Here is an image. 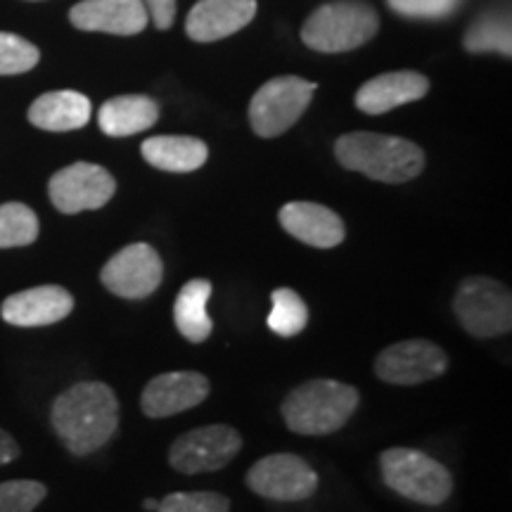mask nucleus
<instances>
[{
    "label": "nucleus",
    "mask_w": 512,
    "mask_h": 512,
    "mask_svg": "<svg viewBox=\"0 0 512 512\" xmlns=\"http://www.w3.org/2000/svg\"><path fill=\"white\" fill-rule=\"evenodd\" d=\"M50 422L72 456H91L119 430V399L105 382H76L53 401Z\"/></svg>",
    "instance_id": "1"
},
{
    "label": "nucleus",
    "mask_w": 512,
    "mask_h": 512,
    "mask_svg": "<svg viewBox=\"0 0 512 512\" xmlns=\"http://www.w3.org/2000/svg\"><path fill=\"white\" fill-rule=\"evenodd\" d=\"M337 162L349 171L380 183H408L425 169V152L420 145L399 136L354 131L335 143Z\"/></svg>",
    "instance_id": "2"
},
{
    "label": "nucleus",
    "mask_w": 512,
    "mask_h": 512,
    "mask_svg": "<svg viewBox=\"0 0 512 512\" xmlns=\"http://www.w3.org/2000/svg\"><path fill=\"white\" fill-rule=\"evenodd\" d=\"M358 389L337 380H309L285 396L280 413L287 430L304 437H323L342 430L356 413Z\"/></svg>",
    "instance_id": "3"
},
{
    "label": "nucleus",
    "mask_w": 512,
    "mask_h": 512,
    "mask_svg": "<svg viewBox=\"0 0 512 512\" xmlns=\"http://www.w3.org/2000/svg\"><path fill=\"white\" fill-rule=\"evenodd\" d=\"M380 29V17L361 0H337L320 5L304 22L302 38L318 53H347L366 46Z\"/></svg>",
    "instance_id": "4"
},
{
    "label": "nucleus",
    "mask_w": 512,
    "mask_h": 512,
    "mask_svg": "<svg viewBox=\"0 0 512 512\" xmlns=\"http://www.w3.org/2000/svg\"><path fill=\"white\" fill-rule=\"evenodd\" d=\"M382 479L394 494L420 505H441L453 494V477L418 448L394 446L380 453Z\"/></svg>",
    "instance_id": "5"
},
{
    "label": "nucleus",
    "mask_w": 512,
    "mask_h": 512,
    "mask_svg": "<svg viewBox=\"0 0 512 512\" xmlns=\"http://www.w3.org/2000/svg\"><path fill=\"white\" fill-rule=\"evenodd\" d=\"M453 313L467 335L477 339L508 335L512 330V294L494 278L472 275L458 285Z\"/></svg>",
    "instance_id": "6"
},
{
    "label": "nucleus",
    "mask_w": 512,
    "mask_h": 512,
    "mask_svg": "<svg viewBox=\"0 0 512 512\" xmlns=\"http://www.w3.org/2000/svg\"><path fill=\"white\" fill-rule=\"evenodd\" d=\"M316 83L302 76H275L249 102V124L259 138H278L302 119L311 105Z\"/></svg>",
    "instance_id": "7"
},
{
    "label": "nucleus",
    "mask_w": 512,
    "mask_h": 512,
    "mask_svg": "<svg viewBox=\"0 0 512 512\" xmlns=\"http://www.w3.org/2000/svg\"><path fill=\"white\" fill-rule=\"evenodd\" d=\"M242 448V437L230 425L197 427L178 437L169 448V465L181 475H207L219 472Z\"/></svg>",
    "instance_id": "8"
},
{
    "label": "nucleus",
    "mask_w": 512,
    "mask_h": 512,
    "mask_svg": "<svg viewBox=\"0 0 512 512\" xmlns=\"http://www.w3.org/2000/svg\"><path fill=\"white\" fill-rule=\"evenodd\" d=\"M245 482L256 496L275 503H299L318 491L316 470L294 453H273L256 460Z\"/></svg>",
    "instance_id": "9"
},
{
    "label": "nucleus",
    "mask_w": 512,
    "mask_h": 512,
    "mask_svg": "<svg viewBox=\"0 0 512 512\" xmlns=\"http://www.w3.org/2000/svg\"><path fill=\"white\" fill-rule=\"evenodd\" d=\"M117 192V181L105 166L91 162H76L64 166L50 178V202L62 214H81V211L102 209Z\"/></svg>",
    "instance_id": "10"
},
{
    "label": "nucleus",
    "mask_w": 512,
    "mask_h": 512,
    "mask_svg": "<svg viewBox=\"0 0 512 512\" xmlns=\"http://www.w3.org/2000/svg\"><path fill=\"white\" fill-rule=\"evenodd\" d=\"M448 368L446 351L430 339H403L382 349L375 358V375L396 387H415L444 375Z\"/></svg>",
    "instance_id": "11"
},
{
    "label": "nucleus",
    "mask_w": 512,
    "mask_h": 512,
    "mask_svg": "<svg viewBox=\"0 0 512 512\" xmlns=\"http://www.w3.org/2000/svg\"><path fill=\"white\" fill-rule=\"evenodd\" d=\"M162 280V256L147 242H136V245L119 249L100 271V283L121 299L150 297L162 285Z\"/></svg>",
    "instance_id": "12"
},
{
    "label": "nucleus",
    "mask_w": 512,
    "mask_h": 512,
    "mask_svg": "<svg viewBox=\"0 0 512 512\" xmlns=\"http://www.w3.org/2000/svg\"><path fill=\"white\" fill-rule=\"evenodd\" d=\"M211 392L209 377L195 370H178L152 377L140 396V408L147 418L162 420L197 408Z\"/></svg>",
    "instance_id": "13"
},
{
    "label": "nucleus",
    "mask_w": 512,
    "mask_h": 512,
    "mask_svg": "<svg viewBox=\"0 0 512 512\" xmlns=\"http://www.w3.org/2000/svg\"><path fill=\"white\" fill-rule=\"evenodd\" d=\"M74 297L60 285H38L10 294L0 316L15 328H48L72 313Z\"/></svg>",
    "instance_id": "14"
},
{
    "label": "nucleus",
    "mask_w": 512,
    "mask_h": 512,
    "mask_svg": "<svg viewBox=\"0 0 512 512\" xmlns=\"http://www.w3.org/2000/svg\"><path fill=\"white\" fill-rule=\"evenodd\" d=\"M69 19L81 31L136 36L147 27L150 15L143 0H81L69 10Z\"/></svg>",
    "instance_id": "15"
},
{
    "label": "nucleus",
    "mask_w": 512,
    "mask_h": 512,
    "mask_svg": "<svg viewBox=\"0 0 512 512\" xmlns=\"http://www.w3.org/2000/svg\"><path fill=\"white\" fill-rule=\"evenodd\" d=\"M280 226L294 240L316 249H332L347 238V226L335 211L316 202H290L280 209Z\"/></svg>",
    "instance_id": "16"
},
{
    "label": "nucleus",
    "mask_w": 512,
    "mask_h": 512,
    "mask_svg": "<svg viewBox=\"0 0 512 512\" xmlns=\"http://www.w3.org/2000/svg\"><path fill=\"white\" fill-rule=\"evenodd\" d=\"M256 15V0H197L185 19L192 41L214 43L238 34Z\"/></svg>",
    "instance_id": "17"
},
{
    "label": "nucleus",
    "mask_w": 512,
    "mask_h": 512,
    "mask_svg": "<svg viewBox=\"0 0 512 512\" xmlns=\"http://www.w3.org/2000/svg\"><path fill=\"white\" fill-rule=\"evenodd\" d=\"M430 91V79L420 72H387L363 83L356 93V107L363 114H387L408 102L422 100Z\"/></svg>",
    "instance_id": "18"
},
{
    "label": "nucleus",
    "mask_w": 512,
    "mask_h": 512,
    "mask_svg": "<svg viewBox=\"0 0 512 512\" xmlns=\"http://www.w3.org/2000/svg\"><path fill=\"white\" fill-rule=\"evenodd\" d=\"M91 100L76 91L43 93L31 102L29 121L50 133H67L83 128L91 119Z\"/></svg>",
    "instance_id": "19"
},
{
    "label": "nucleus",
    "mask_w": 512,
    "mask_h": 512,
    "mask_svg": "<svg viewBox=\"0 0 512 512\" xmlns=\"http://www.w3.org/2000/svg\"><path fill=\"white\" fill-rule=\"evenodd\" d=\"M159 119V105L147 95H117L98 112L100 131L110 138H128L152 128Z\"/></svg>",
    "instance_id": "20"
},
{
    "label": "nucleus",
    "mask_w": 512,
    "mask_h": 512,
    "mask_svg": "<svg viewBox=\"0 0 512 512\" xmlns=\"http://www.w3.org/2000/svg\"><path fill=\"white\" fill-rule=\"evenodd\" d=\"M145 162L169 174H190L204 166L209 157L207 143L192 136H155L140 145Z\"/></svg>",
    "instance_id": "21"
},
{
    "label": "nucleus",
    "mask_w": 512,
    "mask_h": 512,
    "mask_svg": "<svg viewBox=\"0 0 512 512\" xmlns=\"http://www.w3.org/2000/svg\"><path fill=\"white\" fill-rule=\"evenodd\" d=\"M211 297V283L204 278L188 280L178 292L176 304H174V320L176 328L181 335L188 339L190 344H202L207 342L214 323H211L207 304Z\"/></svg>",
    "instance_id": "22"
},
{
    "label": "nucleus",
    "mask_w": 512,
    "mask_h": 512,
    "mask_svg": "<svg viewBox=\"0 0 512 512\" xmlns=\"http://www.w3.org/2000/svg\"><path fill=\"white\" fill-rule=\"evenodd\" d=\"M41 223L36 211L22 202L0 204V249L34 245Z\"/></svg>",
    "instance_id": "23"
},
{
    "label": "nucleus",
    "mask_w": 512,
    "mask_h": 512,
    "mask_svg": "<svg viewBox=\"0 0 512 512\" xmlns=\"http://www.w3.org/2000/svg\"><path fill=\"white\" fill-rule=\"evenodd\" d=\"M273 309L268 313V328L280 337H294L309 325V306L290 287H278L271 292Z\"/></svg>",
    "instance_id": "24"
},
{
    "label": "nucleus",
    "mask_w": 512,
    "mask_h": 512,
    "mask_svg": "<svg viewBox=\"0 0 512 512\" xmlns=\"http://www.w3.org/2000/svg\"><path fill=\"white\" fill-rule=\"evenodd\" d=\"M463 46L470 50V53H491V50H496V53L510 57L512 43H510L508 17H501V15L482 17L475 27L465 34Z\"/></svg>",
    "instance_id": "25"
},
{
    "label": "nucleus",
    "mask_w": 512,
    "mask_h": 512,
    "mask_svg": "<svg viewBox=\"0 0 512 512\" xmlns=\"http://www.w3.org/2000/svg\"><path fill=\"white\" fill-rule=\"evenodd\" d=\"M46 496L48 486L43 482L10 479L0 484V512H34Z\"/></svg>",
    "instance_id": "26"
},
{
    "label": "nucleus",
    "mask_w": 512,
    "mask_h": 512,
    "mask_svg": "<svg viewBox=\"0 0 512 512\" xmlns=\"http://www.w3.org/2000/svg\"><path fill=\"white\" fill-rule=\"evenodd\" d=\"M41 53L34 43L15 34H3L0 31V76H15L34 69Z\"/></svg>",
    "instance_id": "27"
},
{
    "label": "nucleus",
    "mask_w": 512,
    "mask_h": 512,
    "mask_svg": "<svg viewBox=\"0 0 512 512\" xmlns=\"http://www.w3.org/2000/svg\"><path fill=\"white\" fill-rule=\"evenodd\" d=\"M157 512H230V498L216 491H176L159 501Z\"/></svg>",
    "instance_id": "28"
},
{
    "label": "nucleus",
    "mask_w": 512,
    "mask_h": 512,
    "mask_svg": "<svg viewBox=\"0 0 512 512\" xmlns=\"http://www.w3.org/2000/svg\"><path fill=\"white\" fill-rule=\"evenodd\" d=\"M389 8L403 17L441 19L458 8L460 0H387Z\"/></svg>",
    "instance_id": "29"
},
{
    "label": "nucleus",
    "mask_w": 512,
    "mask_h": 512,
    "mask_svg": "<svg viewBox=\"0 0 512 512\" xmlns=\"http://www.w3.org/2000/svg\"><path fill=\"white\" fill-rule=\"evenodd\" d=\"M143 3L147 8V15H150V19L155 22V27L159 31L169 29L171 24H174L176 0H143Z\"/></svg>",
    "instance_id": "30"
},
{
    "label": "nucleus",
    "mask_w": 512,
    "mask_h": 512,
    "mask_svg": "<svg viewBox=\"0 0 512 512\" xmlns=\"http://www.w3.org/2000/svg\"><path fill=\"white\" fill-rule=\"evenodd\" d=\"M19 458V446L12 434L0 430V467L12 463V460Z\"/></svg>",
    "instance_id": "31"
},
{
    "label": "nucleus",
    "mask_w": 512,
    "mask_h": 512,
    "mask_svg": "<svg viewBox=\"0 0 512 512\" xmlns=\"http://www.w3.org/2000/svg\"><path fill=\"white\" fill-rule=\"evenodd\" d=\"M143 508H145L147 512H157V508H159V501H157V498H145V501H143Z\"/></svg>",
    "instance_id": "32"
}]
</instances>
